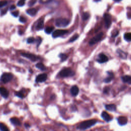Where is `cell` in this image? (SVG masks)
I'll return each mask as SVG.
<instances>
[{"label": "cell", "instance_id": "24", "mask_svg": "<svg viewBox=\"0 0 131 131\" xmlns=\"http://www.w3.org/2000/svg\"><path fill=\"white\" fill-rule=\"evenodd\" d=\"M53 29H54L53 27H47L46 28L45 31L47 34H50L51 33H52Z\"/></svg>", "mask_w": 131, "mask_h": 131}, {"label": "cell", "instance_id": "33", "mask_svg": "<svg viewBox=\"0 0 131 131\" xmlns=\"http://www.w3.org/2000/svg\"><path fill=\"white\" fill-rule=\"evenodd\" d=\"M36 2V0H31V1L28 3V5L29 6H32L35 5Z\"/></svg>", "mask_w": 131, "mask_h": 131}, {"label": "cell", "instance_id": "27", "mask_svg": "<svg viewBox=\"0 0 131 131\" xmlns=\"http://www.w3.org/2000/svg\"><path fill=\"white\" fill-rule=\"evenodd\" d=\"M90 18V14L88 12H84L83 14V19L84 21L87 20Z\"/></svg>", "mask_w": 131, "mask_h": 131}, {"label": "cell", "instance_id": "30", "mask_svg": "<svg viewBox=\"0 0 131 131\" xmlns=\"http://www.w3.org/2000/svg\"><path fill=\"white\" fill-rule=\"evenodd\" d=\"M35 42V38L34 37H32L28 38L27 40V42L28 44H32Z\"/></svg>", "mask_w": 131, "mask_h": 131}, {"label": "cell", "instance_id": "29", "mask_svg": "<svg viewBox=\"0 0 131 131\" xmlns=\"http://www.w3.org/2000/svg\"><path fill=\"white\" fill-rule=\"evenodd\" d=\"M25 4V0H20V1L18 3V6L19 7L23 6Z\"/></svg>", "mask_w": 131, "mask_h": 131}, {"label": "cell", "instance_id": "39", "mask_svg": "<svg viewBox=\"0 0 131 131\" xmlns=\"http://www.w3.org/2000/svg\"><path fill=\"white\" fill-rule=\"evenodd\" d=\"M15 8H16V7H15V5H13L11 6V7H10V10H14Z\"/></svg>", "mask_w": 131, "mask_h": 131}, {"label": "cell", "instance_id": "10", "mask_svg": "<svg viewBox=\"0 0 131 131\" xmlns=\"http://www.w3.org/2000/svg\"><path fill=\"white\" fill-rule=\"evenodd\" d=\"M108 60H109V59L105 54L104 53H100L98 55V59L97 60V61L99 63H104V62L107 61Z\"/></svg>", "mask_w": 131, "mask_h": 131}, {"label": "cell", "instance_id": "22", "mask_svg": "<svg viewBox=\"0 0 131 131\" xmlns=\"http://www.w3.org/2000/svg\"><path fill=\"white\" fill-rule=\"evenodd\" d=\"M124 38L127 42H130L131 40V33L130 32L126 33L124 35Z\"/></svg>", "mask_w": 131, "mask_h": 131}, {"label": "cell", "instance_id": "31", "mask_svg": "<svg viewBox=\"0 0 131 131\" xmlns=\"http://www.w3.org/2000/svg\"><path fill=\"white\" fill-rule=\"evenodd\" d=\"M15 95L16 96L19 97L21 98H24V95L23 94L22 92H16L15 93Z\"/></svg>", "mask_w": 131, "mask_h": 131}, {"label": "cell", "instance_id": "6", "mask_svg": "<svg viewBox=\"0 0 131 131\" xmlns=\"http://www.w3.org/2000/svg\"><path fill=\"white\" fill-rule=\"evenodd\" d=\"M21 55L26 58L28 59H29L30 60L32 61H36L38 60L39 58L38 56H36V55H34L31 53H21Z\"/></svg>", "mask_w": 131, "mask_h": 131}, {"label": "cell", "instance_id": "16", "mask_svg": "<svg viewBox=\"0 0 131 131\" xmlns=\"http://www.w3.org/2000/svg\"><path fill=\"white\" fill-rule=\"evenodd\" d=\"M10 121L13 125L16 126H21V122L18 118L13 117L10 119Z\"/></svg>", "mask_w": 131, "mask_h": 131}, {"label": "cell", "instance_id": "23", "mask_svg": "<svg viewBox=\"0 0 131 131\" xmlns=\"http://www.w3.org/2000/svg\"><path fill=\"white\" fill-rule=\"evenodd\" d=\"M36 67L42 71L46 70V68L42 63H37L36 65Z\"/></svg>", "mask_w": 131, "mask_h": 131}, {"label": "cell", "instance_id": "43", "mask_svg": "<svg viewBox=\"0 0 131 131\" xmlns=\"http://www.w3.org/2000/svg\"><path fill=\"white\" fill-rule=\"evenodd\" d=\"M115 1H117V2H119V1H121V0H115Z\"/></svg>", "mask_w": 131, "mask_h": 131}, {"label": "cell", "instance_id": "28", "mask_svg": "<svg viewBox=\"0 0 131 131\" xmlns=\"http://www.w3.org/2000/svg\"><path fill=\"white\" fill-rule=\"evenodd\" d=\"M78 37H79V35H77V34H76V35H75L74 36H73L70 39L69 42H73L74 41H76V39L78 38Z\"/></svg>", "mask_w": 131, "mask_h": 131}, {"label": "cell", "instance_id": "8", "mask_svg": "<svg viewBox=\"0 0 131 131\" xmlns=\"http://www.w3.org/2000/svg\"><path fill=\"white\" fill-rule=\"evenodd\" d=\"M47 74L43 73L37 76L36 79V83H43L47 80Z\"/></svg>", "mask_w": 131, "mask_h": 131}, {"label": "cell", "instance_id": "9", "mask_svg": "<svg viewBox=\"0 0 131 131\" xmlns=\"http://www.w3.org/2000/svg\"><path fill=\"white\" fill-rule=\"evenodd\" d=\"M104 19H105L106 26L107 28H109L110 27L112 23L111 16L109 14L106 13L104 15Z\"/></svg>", "mask_w": 131, "mask_h": 131}, {"label": "cell", "instance_id": "15", "mask_svg": "<svg viewBox=\"0 0 131 131\" xmlns=\"http://www.w3.org/2000/svg\"><path fill=\"white\" fill-rule=\"evenodd\" d=\"M117 53L118 54L119 56L120 57L121 59H126L127 58V53L124 52V51H123L122 50H121V49H117Z\"/></svg>", "mask_w": 131, "mask_h": 131}, {"label": "cell", "instance_id": "41", "mask_svg": "<svg viewBox=\"0 0 131 131\" xmlns=\"http://www.w3.org/2000/svg\"><path fill=\"white\" fill-rule=\"evenodd\" d=\"M7 11V9H5V10H4V11H3L2 12V15H3V14H5L6 13Z\"/></svg>", "mask_w": 131, "mask_h": 131}, {"label": "cell", "instance_id": "25", "mask_svg": "<svg viewBox=\"0 0 131 131\" xmlns=\"http://www.w3.org/2000/svg\"><path fill=\"white\" fill-rule=\"evenodd\" d=\"M0 130L2 131H8L9 129L3 123H0Z\"/></svg>", "mask_w": 131, "mask_h": 131}, {"label": "cell", "instance_id": "4", "mask_svg": "<svg viewBox=\"0 0 131 131\" xmlns=\"http://www.w3.org/2000/svg\"><path fill=\"white\" fill-rule=\"evenodd\" d=\"M13 78V75L10 73H5L1 76L0 80L1 81L4 83H7L9 82L10 81L12 80Z\"/></svg>", "mask_w": 131, "mask_h": 131}, {"label": "cell", "instance_id": "34", "mask_svg": "<svg viewBox=\"0 0 131 131\" xmlns=\"http://www.w3.org/2000/svg\"><path fill=\"white\" fill-rule=\"evenodd\" d=\"M20 21L22 23H25L26 22L27 20H26V19L23 16H21L20 18Z\"/></svg>", "mask_w": 131, "mask_h": 131}, {"label": "cell", "instance_id": "42", "mask_svg": "<svg viewBox=\"0 0 131 131\" xmlns=\"http://www.w3.org/2000/svg\"><path fill=\"white\" fill-rule=\"evenodd\" d=\"M25 126L26 128H28V127H30L29 125L28 124H27V123L25 124Z\"/></svg>", "mask_w": 131, "mask_h": 131}, {"label": "cell", "instance_id": "38", "mask_svg": "<svg viewBox=\"0 0 131 131\" xmlns=\"http://www.w3.org/2000/svg\"><path fill=\"white\" fill-rule=\"evenodd\" d=\"M109 90H110V88H109L106 87V88H105V89H104V92L105 93H107L108 92H109Z\"/></svg>", "mask_w": 131, "mask_h": 131}, {"label": "cell", "instance_id": "36", "mask_svg": "<svg viewBox=\"0 0 131 131\" xmlns=\"http://www.w3.org/2000/svg\"><path fill=\"white\" fill-rule=\"evenodd\" d=\"M11 14H12V15L14 16V17H18L19 14V12L18 11H14V12H12V13H11Z\"/></svg>", "mask_w": 131, "mask_h": 131}, {"label": "cell", "instance_id": "35", "mask_svg": "<svg viewBox=\"0 0 131 131\" xmlns=\"http://www.w3.org/2000/svg\"><path fill=\"white\" fill-rule=\"evenodd\" d=\"M36 41H37V47H38L39 45L42 43V38L40 37H37L36 38Z\"/></svg>", "mask_w": 131, "mask_h": 131}, {"label": "cell", "instance_id": "14", "mask_svg": "<svg viewBox=\"0 0 131 131\" xmlns=\"http://www.w3.org/2000/svg\"><path fill=\"white\" fill-rule=\"evenodd\" d=\"M70 92L72 96H76L79 93V88L76 86H74L71 88Z\"/></svg>", "mask_w": 131, "mask_h": 131}, {"label": "cell", "instance_id": "13", "mask_svg": "<svg viewBox=\"0 0 131 131\" xmlns=\"http://www.w3.org/2000/svg\"><path fill=\"white\" fill-rule=\"evenodd\" d=\"M101 117L107 122H109L112 120V118L110 115L105 111L102 112L101 113Z\"/></svg>", "mask_w": 131, "mask_h": 131}, {"label": "cell", "instance_id": "1", "mask_svg": "<svg viewBox=\"0 0 131 131\" xmlns=\"http://www.w3.org/2000/svg\"><path fill=\"white\" fill-rule=\"evenodd\" d=\"M97 120L95 119H92V120H89L83 121L79 124L77 126V129L81 130H85L88 129H89L96 123Z\"/></svg>", "mask_w": 131, "mask_h": 131}, {"label": "cell", "instance_id": "37", "mask_svg": "<svg viewBox=\"0 0 131 131\" xmlns=\"http://www.w3.org/2000/svg\"><path fill=\"white\" fill-rule=\"evenodd\" d=\"M118 35V31H115V32H114V33H112V37H115V36H116Z\"/></svg>", "mask_w": 131, "mask_h": 131}, {"label": "cell", "instance_id": "18", "mask_svg": "<svg viewBox=\"0 0 131 131\" xmlns=\"http://www.w3.org/2000/svg\"><path fill=\"white\" fill-rule=\"evenodd\" d=\"M107 74H108V76L104 80V82L107 83L111 82L112 81V79H113L114 77V74L112 72H107Z\"/></svg>", "mask_w": 131, "mask_h": 131}, {"label": "cell", "instance_id": "11", "mask_svg": "<svg viewBox=\"0 0 131 131\" xmlns=\"http://www.w3.org/2000/svg\"><path fill=\"white\" fill-rule=\"evenodd\" d=\"M118 123L120 126H124L126 125L128 122V118L124 116H120L117 118Z\"/></svg>", "mask_w": 131, "mask_h": 131}, {"label": "cell", "instance_id": "3", "mask_svg": "<svg viewBox=\"0 0 131 131\" xmlns=\"http://www.w3.org/2000/svg\"><path fill=\"white\" fill-rule=\"evenodd\" d=\"M69 21L65 18H59L56 20L55 25L58 27H66L69 24Z\"/></svg>", "mask_w": 131, "mask_h": 131}, {"label": "cell", "instance_id": "12", "mask_svg": "<svg viewBox=\"0 0 131 131\" xmlns=\"http://www.w3.org/2000/svg\"><path fill=\"white\" fill-rule=\"evenodd\" d=\"M0 94L5 98H7L9 96V92L8 90L4 87L0 88Z\"/></svg>", "mask_w": 131, "mask_h": 131}, {"label": "cell", "instance_id": "26", "mask_svg": "<svg viewBox=\"0 0 131 131\" xmlns=\"http://www.w3.org/2000/svg\"><path fill=\"white\" fill-rule=\"evenodd\" d=\"M59 56H60V58L61 59V61H62V62L64 61L65 60H67V59H68V56L66 54H64V53L60 54Z\"/></svg>", "mask_w": 131, "mask_h": 131}, {"label": "cell", "instance_id": "2", "mask_svg": "<svg viewBox=\"0 0 131 131\" xmlns=\"http://www.w3.org/2000/svg\"><path fill=\"white\" fill-rule=\"evenodd\" d=\"M59 75L62 77H68L74 75L75 73L70 68H65L60 71Z\"/></svg>", "mask_w": 131, "mask_h": 131}, {"label": "cell", "instance_id": "40", "mask_svg": "<svg viewBox=\"0 0 131 131\" xmlns=\"http://www.w3.org/2000/svg\"><path fill=\"white\" fill-rule=\"evenodd\" d=\"M49 1L50 0H40V2L41 3H46Z\"/></svg>", "mask_w": 131, "mask_h": 131}, {"label": "cell", "instance_id": "7", "mask_svg": "<svg viewBox=\"0 0 131 131\" xmlns=\"http://www.w3.org/2000/svg\"><path fill=\"white\" fill-rule=\"evenodd\" d=\"M68 30H56L53 32L52 36L54 38H56L66 35L67 33H68Z\"/></svg>", "mask_w": 131, "mask_h": 131}, {"label": "cell", "instance_id": "32", "mask_svg": "<svg viewBox=\"0 0 131 131\" xmlns=\"http://www.w3.org/2000/svg\"><path fill=\"white\" fill-rule=\"evenodd\" d=\"M7 4V2L6 1H0V8L4 7Z\"/></svg>", "mask_w": 131, "mask_h": 131}, {"label": "cell", "instance_id": "19", "mask_svg": "<svg viewBox=\"0 0 131 131\" xmlns=\"http://www.w3.org/2000/svg\"><path fill=\"white\" fill-rule=\"evenodd\" d=\"M26 12H27V13L28 14H29V15L33 16H35V15H36V14L37 12V9L36 8H30V9H28L26 11Z\"/></svg>", "mask_w": 131, "mask_h": 131}, {"label": "cell", "instance_id": "5", "mask_svg": "<svg viewBox=\"0 0 131 131\" xmlns=\"http://www.w3.org/2000/svg\"><path fill=\"white\" fill-rule=\"evenodd\" d=\"M104 36V33L103 32H100L98 33L97 35L95 36L92 38H91L89 41V45L90 46H92L95 44H96L97 42H98L99 41H100L102 37Z\"/></svg>", "mask_w": 131, "mask_h": 131}, {"label": "cell", "instance_id": "21", "mask_svg": "<svg viewBox=\"0 0 131 131\" xmlns=\"http://www.w3.org/2000/svg\"><path fill=\"white\" fill-rule=\"evenodd\" d=\"M121 79L123 82L125 83H128L129 84H131V76L129 75H125L122 77H121Z\"/></svg>", "mask_w": 131, "mask_h": 131}, {"label": "cell", "instance_id": "20", "mask_svg": "<svg viewBox=\"0 0 131 131\" xmlns=\"http://www.w3.org/2000/svg\"><path fill=\"white\" fill-rule=\"evenodd\" d=\"M44 27V20L42 19L39 20L36 26V29L37 30H42L43 29V28Z\"/></svg>", "mask_w": 131, "mask_h": 131}, {"label": "cell", "instance_id": "17", "mask_svg": "<svg viewBox=\"0 0 131 131\" xmlns=\"http://www.w3.org/2000/svg\"><path fill=\"white\" fill-rule=\"evenodd\" d=\"M105 108L107 110L112 112L115 111L116 110V106L114 104L107 105L105 106Z\"/></svg>", "mask_w": 131, "mask_h": 131}]
</instances>
